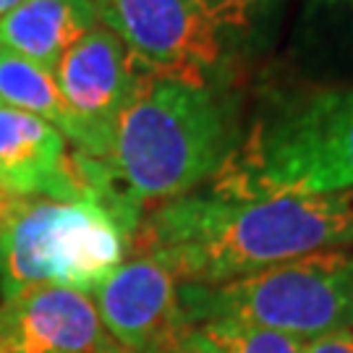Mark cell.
I'll return each instance as SVG.
<instances>
[{
    "instance_id": "52a82bcc",
    "label": "cell",
    "mask_w": 353,
    "mask_h": 353,
    "mask_svg": "<svg viewBox=\"0 0 353 353\" xmlns=\"http://www.w3.org/2000/svg\"><path fill=\"white\" fill-rule=\"evenodd\" d=\"M139 65L108 26L87 32L55 65V81L81 128L79 152L105 163L113 147V128L134 89Z\"/></svg>"
},
{
    "instance_id": "30bf717a",
    "label": "cell",
    "mask_w": 353,
    "mask_h": 353,
    "mask_svg": "<svg viewBox=\"0 0 353 353\" xmlns=\"http://www.w3.org/2000/svg\"><path fill=\"white\" fill-rule=\"evenodd\" d=\"M0 194L58 202L92 196L79 150H68V139L48 121L6 105H0Z\"/></svg>"
},
{
    "instance_id": "8fae6325",
    "label": "cell",
    "mask_w": 353,
    "mask_h": 353,
    "mask_svg": "<svg viewBox=\"0 0 353 353\" xmlns=\"http://www.w3.org/2000/svg\"><path fill=\"white\" fill-rule=\"evenodd\" d=\"M97 24L94 0H24L0 19V48L55 71L65 50Z\"/></svg>"
},
{
    "instance_id": "277c9868",
    "label": "cell",
    "mask_w": 353,
    "mask_h": 353,
    "mask_svg": "<svg viewBox=\"0 0 353 353\" xmlns=\"http://www.w3.org/2000/svg\"><path fill=\"white\" fill-rule=\"evenodd\" d=\"M131 236L97 194L71 202L0 194V301L42 285L94 293L126 262Z\"/></svg>"
},
{
    "instance_id": "3957f363",
    "label": "cell",
    "mask_w": 353,
    "mask_h": 353,
    "mask_svg": "<svg viewBox=\"0 0 353 353\" xmlns=\"http://www.w3.org/2000/svg\"><path fill=\"white\" fill-rule=\"evenodd\" d=\"M353 189V87L312 92L262 118L212 178V196L262 199Z\"/></svg>"
},
{
    "instance_id": "6da1fadb",
    "label": "cell",
    "mask_w": 353,
    "mask_h": 353,
    "mask_svg": "<svg viewBox=\"0 0 353 353\" xmlns=\"http://www.w3.org/2000/svg\"><path fill=\"white\" fill-rule=\"evenodd\" d=\"M345 246H353V189L262 199L194 191L141 214L128 252L154 256L178 283L214 285Z\"/></svg>"
},
{
    "instance_id": "9a60e30c",
    "label": "cell",
    "mask_w": 353,
    "mask_h": 353,
    "mask_svg": "<svg viewBox=\"0 0 353 353\" xmlns=\"http://www.w3.org/2000/svg\"><path fill=\"white\" fill-rule=\"evenodd\" d=\"M301 353H353V327L335 330L322 338L303 343Z\"/></svg>"
},
{
    "instance_id": "2e32d148",
    "label": "cell",
    "mask_w": 353,
    "mask_h": 353,
    "mask_svg": "<svg viewBox=\"0 0 353 353\" xmlns=\"http://www.w3.org/2000/svg\"><path fill=\"white\" fill-rule=\"evenodd\" d=\"M21 3H24V0H0V19L8 16V13H11L16 6H21Z\"/></svg>"
},
{
    "instance_id": "ba28073f",
    "label": "cell",
    "mask_w": 353,
    "mask_h": 353,
    "mask_svg": "<svg viewBox=\"0 0 353 353\" xmlns=\"http://www.w3.org/2000/svg\"><path fill=\"white\" fill-rule=\"evenodd\" d=\"M102 325L131 353L168 348L189 327L181 283L154 256L134 254L94 290Z\"/></svg>"
},
{
    "instance_id": "5bb4252c",
    "label": "cell",
    "mask_w": 353,
    "mask_h": 353,
    "mask_svg": "<svg viewBox=\"0 0 353 353\" xmlns=\"http://www.w3.org/2000/svg\"><path fill=\"white\" fill-rule=\"evenodd\" d=\"M196 11L223 34H249L267 24L283 0H191Z\"/></svg>"
},
{
    "instance_id": "8992f818",
    "label": "cell",
    "mask_w": 353,
    "mask_h": 353,
    "mask_svg": "<svg viewBox=\"0 0 353 353\" xmlns=\"http://www.w3.org/2000/svg\"><path fill=\"white\" fill-rule=\"evenodd\" d=\"M100 24L126 45L141 71L207 89L223 42L191 0H94Z\"/></svg>"
},
{
    "instance_id": "5b68a950",
    "label": "cell",
    "mask_w": 353,
    "mask_h": 353,
    "mask_svg": "<svg viewBox=\"0 0 353 353\" xmlns=\"http://www.w3.org/2000/svg\"><path fill=\"white\" fill-rule=\"evenodd\" d=\"M189 325L233 319L296 341L353 327V252L306 254L214 285L181 283Z\"/></svg>"
},
{
    "instance_id": "e0dca14e",
    "label": "cell",
    "mask_w": 353,
    "mask_h": 353,
    "mask_svg": "<svg viewBox=\"0 0 353 353\" xmlns=\"http://www.w3.org/2000/svg\"><path fill=\"white\" fill-rule=\"evenodd\" d=\"M345 3H348V6H351V8H353V0H345Z\"/></svg>"
},
{
    "instance_id": "ac0fdd59",
    "label": "cell",
    "mask_w": 353,
    "mask_h": 353,
    "mask_svg": "<svg viewBox=\"0 0 353 353\" xmlns=\"http://www.w3.org/2000/svg\"><path fill=\"white\" fill-rule=\"evenodd\" d=\"M154 353H157V351H154Z\"/></svg>"
},
{
    "instance_id": "7c38bea8",
    "label": "cell",
    "mask_w": 353,
    "mask_h": 353,
    "mask_svg": "<svg viewBox=\"0 0 353 353\" xmlns=\"http://www.w3.org/2000/svg\"><path fill=\"white\" fill-rule=\"evenodd\" d=\"M0 105L37 115L55 126L74 147H81V128L68 110L52 71L0 48Z\"/></svg>"
},
{
    "instance_id": "7a4b0ae2",
    "label": "cell",
    "mask_w": 353,
    "mask_h": 353,
    "mask_svg": "<svg viewBox=\"0 0 353 353\" xmlns=\"http://www.w3.org/2000/svg\"><path fill=\"white\" fill-rule=\"evenodd\" d=\"M230 150L225 108L212 89L178 84L139 68L102 165L110 191L141 212L212 181Z\"/></svg>"
},
{
    "instance_id": "9c48e42d",
    "label": "cell",
    "mask_w": 353,
    "mask_h": 353,
    "mask_svg": "<svg viewBox=\"0 0 353 353\" xmlns=\"http://www.w3.org/2000/svg\"><path fill=\"white\" fill-rule=\"evenodd\" d=\"M0 353H131L102 325L87 293L24 290L0 301Z\"/></svg>"
},
{
    "instance_id": "4fadbf2b",
    "label": "cell",
    "mask_w": 353,
    "mask_h": 353,
    "mask_svg": "<svg viewBox=\"0 0 353 353\" xmlns=\"http://www.w3.org/2000/svg\"><path fill=\"white\" fill-rule=\"evenodd\" d=\"M301 341L272 330L241 325L233 319H210L189 325L176 343L157 353H301Z\"/></svg>"
}]
</instances>
